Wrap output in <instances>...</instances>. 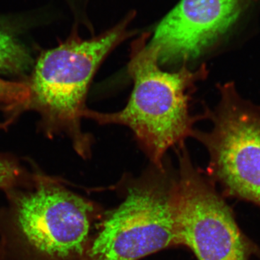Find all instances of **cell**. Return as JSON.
Masks as SVG:
<instances>
[{"label": "cell", "instance_id": "8fae6325", "mask_svg": "<svg viewBox=\"0 0 260 260\" xmlns=\"http://www.w3.org/2000/svg\"><path fill=\"white\" fill-rule=\"evenodd\" d=\"M0 260H4L3 259V256L2 255V254H0Z\"/></svg>", "mask_w": 260, "mask_h": 260}, {"label": "cell", "instance_id": "9c48e42d", "mask_svg": "<svg viewBox=\"0 0 260 260\" xmlns=\"http://www.w3.org/2000/svg\"><path fill=\"white\" fill-rule=\"evenodd\" d=\"M30 85L25 83L0 79V102L7 104H22L30 101Z\"/></svg>", "mask_w": 260, "mask_h": 260}, {"label": "cell", "instance_id": "ba28073f", "mask_svg": "<svg viewBox=\"0 0 260 260\" xmlns=\"http://www.w3.org/2000/svg\"><path fill=\"white\" fill-rule=\"evenodd\" d=\"M32 59L23 43L0 20V73L23 74L30 69Z\"/></svg>", "mask_w": 260, "mask_h": 260}, {"label": "cell", "instance_id": "5b68a950", "mask_svg": "<svg viewBox=\"0 0 260 260\" xmlns=\"http://www.w3.org/2000/svg\"><path fill=\"white\" fill-rule=\"evenodd\" d=\"M220 102L207 110L213 126L192 137L210 155V170L231 194L260 205V107L244 100L234 84L218 87Z\"/></svg>", "mask_w": 260, "mask_h": 260}, {"label": "cell", "instance_id": "277c9868", "mask_svg": "<svg viewBox=\"0 0 260 260\" xmlns=\"http://www.w3.org/2000/svg\"><path fill=\"white\" fill-rule=\"evenodd\" d=\"M103 214L93 202L54 179L39 177L15 194L12 225L25 250L39 260H82Z\"/></svg>", "mask_w": 260, "mask_h": 260}, {"label": "cell", "instance_id": "7a4b0ae2", "mask_svg": "<svg viewBox=\"0 0 260 260\" xmlns=\"http://www.w3.org/2000/svg\"><path fill=\"white\" fill-rule=\"evenodd\" d=\"M176 245L177 178L165 165H153L130 181L115 209L103 215L82 260H138Z\"/></svg>", "mask_w": 260, "mask_h": 260}, {"label": "cell", "instance_id": "7c38bea8", "mask_svg": "<svg viewBox=\"0 0 260 260\" xmlns=\"http://www.w3.org/2000/svg\"><path fill=\"white\" fill-rule=\"evenodd\" d=\"M0 126H1V125H0Z\"/></svg>", "mask_w": 260, "mask_h": 260}, {"label": "cell", "instance_id": "8992f818", "mask_svg": "<svg viewBox=\"0 0 260 260\" xmlns=\"http://www.w3.org/2000/svg\"><path fill=\"white\" fill-rule=\"evenodd\" d=\"M177 220L180 245L198 260H246V246L230 210L177 147Z\"/></svg>", "mask_w": 260, "mask_h": 260}, {"label": "cell", "instance_id": "30bf717a", "mask_svg": "<svg viewBox=\"0 0 260 260\" xmlns=\"http://www.w3.org/2000/svg\"><path fill=\"white\" fill-rule=\"evenodd\" d=\"M23 179L21 169L9 159L0 156V189H10Z\"/></svg>", "mask_w": 260, "mask_h": 260}, {"label": "cell", "instance_id": "52a82bcc", "mask_svg": "<svg viewBox=\"0 0 260 260\" xmlns=\"http://www.w3.org/2000/svg\"><path fill=\"white\" fill-rule=\"evenodd\" d=\"M257 0H181L155 28L160 66L186 65L230 31Z\"/></svg>", "mask_w": 260, "mask_h": 260}, {"label": "cell", "instance_id": "6da1fadb", "mask_svg": "<svg viewBox=\"0 0 260 260\" xmlns=\"http://www.w3.org/2000/svg\"><path fill=\"white\" fill-rule=\"evenodd\" d=\"M148 37L132 47L127 72L134 87L126 107L110 113L88 109L84 118L129 128L152 165L162 168L168 150L184 145L202 118L191 115L189 102L197 83L208 71L204 65L194 70L187 65L176 71L162 70L158 51L147 43Z\"/></svg>", "mask_w": 260, "mask_h": 260}, {"label": "cell", "instance_id": "3957f363", "mask_svg": "<svg viewBox=\"0 0 260 260\" xmlns=\"http://www.w3.org/2000/svg\"><path fill=\"white\" fill-rule=\"evenodd\" d=\"M126 25L87 40L70 39L44 53L35 66L30 101L51 125L68 133L83 158L91 153V138L81 126L88 89L104 59L128 37Z\"/></svg>", "mask_w": 260, "mask_h": 260}]
</instances>
